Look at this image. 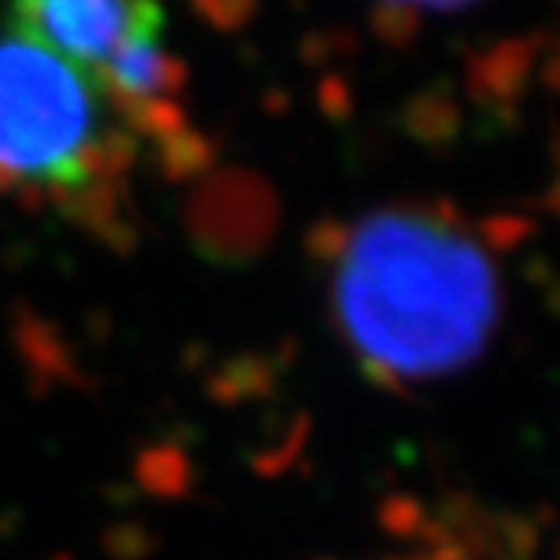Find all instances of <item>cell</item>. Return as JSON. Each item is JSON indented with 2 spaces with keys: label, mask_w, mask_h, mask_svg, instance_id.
<instances>
[{
  "label": "cell",
  "mask_w": 560,
  "mask_h": 560,
  "mask_svg": "<svg viewBox=\"0 0 560 560\" xmlns=\"http://www.w3.org/2000/svg\"><path fill=\"white\" fill-rule=\"evenodd\" d=\"M331 310L372 375L441 378L488 342L502 306L491 255L455 219L425 208L372 211L335 241Z\"/></svg>",
  "instance_id": "6da1fadb"
},
{
  "label": "cell",
  "mask_w": 560,
  "mask_h": 560,
  "mask_svg": "<svg viewBox=\"0 0 560 560\" xmlns=\"http://www.w3.org/2000/svg\"><path fill=\"white\" fill-rule=\"evenodd\" d=\"M139 142L92 81L15 30L0 33V197L125 230Z\"/></svg>",
  "instance_id": "7a4b0ae2"
},
{
  "label": "cell",
  "mask_w": 560,
  "mask_h": 560,
  "mask_svg": "<svg viewBox=\"0 0 560 560\" xmlns=\"http://www.w3.org/2000/svg\"><path fill=\"white\" fill-rule=\"evenodd\" d=\"M8 30L37 40L84 73L136 142L161 145L167 164L200 150L186 117V70L167 48L164 11L139 0H66L11 8Z\"/></svg>",
  "instance_id": "3957f363"
},
{
  "label": "cell",
  "mask_w": 560,
  "mask_h": 560,
  "mask_svg": "<svg viewBox=\"0 0 560 560\" xmlns=\"http://www.w3.org/2000/svg\"><path fill=\"white\" fill-rule=\"evenodd\" d=\"M375 560H502V557L455 550V546H436V550H408V553H389V557H375Z\"/></svg>",
  "instance_id": "277c9868"
}]
</instances>
